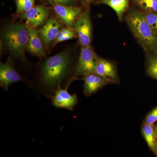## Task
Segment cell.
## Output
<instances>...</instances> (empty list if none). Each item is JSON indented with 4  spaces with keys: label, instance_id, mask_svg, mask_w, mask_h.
Returning a JSON list of instances; mask_svg holds the SVG:
<instances>
[{
    "label": "cell",
    "instance_id": "2",
    "mask_svg": "<svg viewBox=\"0 0 157 157\" xmlns=\"http://www.w3.org/2000/svg\"><path fill=\"white\" fill-rule=\"evenodd\" d=\"M127 23L132 34L147 53L157 52V35L150 27L143 12L131 9L126 16Z\"/></svg>",
    "mask_w": 157,
    "mask_h": 157
},
{
    "label": "cell",
    "instance_id": "22",
    "mask_svg": "<svg viewBox=\"0 0 157 157\" xmlns=\"http://www.w3.org/2000/svg\"><path fill=\"white\" fill-rule=\"evenodd\" d=\"M55 5L65 6H72L75 3V0H49Z\"/></svg>",
    "mask_w": 157,
    "mask_h": 157
},
{
    "label": "cell",
    "instance_id": "15",
    "mask_svg": "<svg viewBox=\"0 0 157 157\" xmlns=\"http://www.w3.org/2000/svg\"><path fill=\"white\" fill-rule=\"evenodd\" d=\"M129 2V0H101L99 4L107 5L112 8L119 20L121 21L124 13L128 8Z\"/></svg>",
    "mask_w": 157,
    "mask_h": 157
},
{
    "label": "cell",
    "instance_id": "26",
    "mask_svg": "<svg viewBox=\"0 0 157 157\" xmlns=\"http://www.w3.org/2000/svg\"><path fill=\"white\" fill-rule=\"evenodd\" d=\"M156 148H157V142H156Z\"/></svg>",
    "mask_w": 157,
    "mask_h": 157
},
{
    "label": "cell",
    "instance_id": "13",
    "mask_svg": "<svg viewBox=\"0 0 157 157\" xmlns=\"http://www.w3.org/2000/svg\"><path fill=\"white\" fill-rule=\"evenodd\" d=\"M94 73L107 78L111 82L117 81L116 68L111 62L98 56L96 62Z\"/></svg>",
    "mask_w": 157,
    "mask_h": 157
},
{
    "label": "cell",
    "instance_id": "5",
    "mask_svg": "<svg viewBox=\"0 0 157 157\" xmlns=\"http://www.w3.org/2000/svg\"><path fill=\"white\" fill-rule=\"evenodd\" d=\"M75 28L81 47L90 46L91 42L92 27L88 10L80 14L76 20Z\"/></svg>",
    "mask_w": 157,
    "mask_h": 157
},
{
    "label": "cell",
    "instance_id": "4",
    "mask_svg": "<svg viewBox=\"0 0 157 157\" xmlns=\"http://www.w3.org/2000/svg\"><path fill=\"white\" fill-rule=\"evenodd\" d=\"M98 57L90 46L81 47L78 63L74 68V78L94 73Z\"/></svg>",
    "mask_w": 157,
    "mask_h": 157
},
{
    "label": "cell",
    "instance_id": "16",
    "mask_svg": "<svg viewBox=\"0 0 157 157\" xmlns=\"http://www.w3.org/2000/svg\"><path fill=\"white\" fill-rule=\"evenodd\" d=\"M146 70L149 76L157 81V52L148 53Z\"/></svg>",
    "mask_w": 157,
    "mask_h": 157
},
{
    "label": "cell",
    "instance_id": "17",
    "mask_svg": "<svg viewBox=\"0 0 157 157\" xmlns=\"http://www.w3.org/2000/svg\"><path fill=\"white\" fill-rule=\"evenodd\" d=\"M137 3L144 12L157 13V0H140Z\"/></svg>",
    "mask_w": 157,
    "mask_h": 157
},
{
    "label": "cell",
    "instance_id": "6",
    "mask_svg": "<svg viewBox=\"0 0 157 157\" xmlns=\"http://www.w3.org/2000/svg\"><path fill=\"white\" fill-rule=\"evenodd\" d=\"M17 82H25L14 68L11 59L0 64V85L5 90L9 89L10 86Z\"/></svg>",
    "mask_w": 157,
    "mask_h": 157
},
{
    "label": "cell",
    "instance_id": "25",
    "mask_svg": "<svg viewBox=\"0 0 157 157\" xmlns=\"http://www.w3.org/2000/svg\"><path fill=\"white\" fill-rule=\"evenodd\" d=\"M136 2H138V1H140V0H135Z\"/></svg>",
    "mask_w": 157,
    "mask_h": 157
},
{
    "label": "cell",
    "instance_id": "20",
    "mask_svg": "<svg viewBox=\"0 0 157 157\" xmlns=\"http://www.w3.org/2000/svg\"><path fill=\"white\" fill-rule=\"evenodd\" d=\"M157 121V106L147 115L145 123L153 124Z\"/></svg>",
    "mask_w": 157,
    "mask_h": 157
},
{
    "label": "cell",
    "instance_id": "7",
    "mask_svg": "<svg viewBox=\"0 0 157 157\" xmlns=\"http://www.w3.org/2000/svg\"><path fill=\"white\" fill-rule=\"evenodd\" d=\"M69 87L60 88L56 90L51 99L54 107L73 111L78 103L76 94H71L68 91Z\"/></svg>",
    "mask_w": 157,
    "mask_h": 157
},
{
    "label": "cell",
    "instance_id": "23",
    "mask_svg": "<svg viewBox=\"0 0 157 157\" xmlns=\"http://www.w3.org/2000/svg\"><path fill=\"white\" fill-rule=\"evenodd\" d=\"M94 1V0H82L83 2L86 4H90V3L92 2L93 1Z\"/></svg>",
    "mask_w": 157,
    "mask_h": 157
},
{
    "label": "cell",
    "instance_id": "1",
    "mask_svg": "<svg viewBox=\"0 0 157 157\" xmlns=\"http://www.w3.org/2000/svg\"><path fill=\"white\" fill-rule=\"evenodd\" d=\"M72 57L67 51L49 57L39 65L30 87L47 98H51L60 88L69 87L73 81Z\"/></svg>",
    "mask_w": 157,
    "mask_h": 157
},
{
    "label": "cell",
    "instance_id": "3",
    "mask_svg": "<svg viewBox=\"0 0 157 157\" xmlns=\"http://www.w3.org/2000/svg\"><path fill=\"white\" fill-rule=\"evenodd\" d=\"M2 37L4 45L12 56L26 62L25 51L29 38L27 26L21 24H9L3 29Z\"/></svg>",
    "mask_w": 157,
    "mask_h": 157
},
{
    "label": "cell",
    "instance_id": "19",
    "mask_svg": "<svg viewBox=\"0 0 157 157\" xmlns=\"http://www.w3.org/2000/svg\"><path fill=\"white\" fill-rule=\"evenodd\" d=\"M143 14L149 25L157 35V13L143 12Z\"/></svg>",
    "mask_w": 157,
    "mask_h": 157
},
{
    "label": "cell",
    "instance_id": "10",
    "mask_svg": "<svg viewBox=\"0 0 157 157\" xmlns=\"http://www.w3.org/2000/svg\"><path fill=\"white\" fill-rule=\"evenodd\" d=\"M60 22L56 17L51 16L38 30L39 36L46 45H49L55 40L57 35L63 28V25Z\"/></svg>",
    "mask_w": 157,
    "mask_h": 157
},
{
    "label": "cell",
    "instance_id": "14",
    "mask_svg": "<svg viewBox=\"0 0 157 157\" xmlns=\"http://www.w3.org/2000/svg\"><path fill=\"white\" fill-rule=\"evenodd\" d=\"M142 135L149 148L157 155L156 148L157 139L153 124L144 123L141 128Z\"/></svg>",
    "mask_w": 157,
    "mask_h": 157
},
{
    "label": "cell",
    "instance_id": "21",
    "mask_svg": "<svg viewBox=\"0 0 157 157\" xmlns=\"http://www.w3.org/2000/svg\"><path fill=\"white\" fill-rule=\"evenodd\" d=\"M76 33V31L75 32V30H73L70 33L63 35V36L59 38V39L55 40L53 45H56V44L59 43V42H64V41H67V40L73 39V38L75 37Z\"/></svg>",
    "mask_w": 157,
    "mask_h": 157
},
{
    "label": "cell",
    "instance_id": "24",
    "mask_svg": "<svg viewBox=\"0 0 157 157\" xmlns=\"http://www.w3.org/2000/svg\"><path fill=\"white\" fill-rule=\"evenodd\" d=\"M154 130L155 132V134L157 140V124L156 125L154 126Z\"/></svg>",
    "mask_w": 157,
    "mask_h": 157
},
{
    "label": "cell",
    "instance_id": "9",
    "mask_svg": "<svg viewBox=\"0 0 157 157\" xmlns=\"http://www.w3.org/2000/svg\"><path fill=\"white\" fill-rule=\"evenodd\" d=\"M50 12L49 8L37 6H34L29 11L20 15L21 18L26 21L29 26L35 28L45 23Z\"/></svg>",
    "mask_w": 157,
    "mask_h": 157
},
{
    "label": "cell",
    "instance_id": "11",
    "mask_svg": "<svg viewBox=\"0 0 157 157\" xmlns=\"http://www.w3.org/2000/svg\"><path fill=\"white\" fill-rule=\"evenodd\" d=\"M83 80L84 82L83 92L86 96L91 95L108 83L111 82L107 78L95 73L83 76Z\"/></svg>",
    "mask_w": 157,
    "mask_h": 157
},
{
    "label": "cell",
    "instance_id": "18",
    "mask_svg": "<svg viewBox=\"0 0 157 157\" xmlns=\"http://www.w3.org/2000/svg\"><path fill=\"white\" fill-rule=\"evenodd\" d=\"M17 13L21 14L25 13L33 8L35 4V0H15Z\"/></svg>",
    "mask_w": 157,
    "mask_h": 157
},
{
    "label": "cell",
    "instance_id": "8",
    "mask_svg": "<svg viewBox=\"0 0 157 157\" xmlns=\"http://www.w3.org/2000/svg\"><path fill=\"white\" fill-rule=\"evenodd\" d=\"M53 9L61 22L69 28L75 27L76 20L81 14V9L80 8L55 5Z\"/></svg>",
    "mask_w": 157,
    "mask_h": 157
},
{
    "label": "cell",
    "instance_id": "12",
    "mask_svg": "<svg viewBox=\"0 0 157 157\" xmlns=\"http://www.w3.org/2000/svg\"><path fill=\"white\" fill-rule=\"evenodd\" d=\"M27 26L29 33V38L26 50L39 59L43 58L45 57L46 52L38 32L34 28Z\"/></svg>",
    "mask_w": 157,
    "mask_h": 157
}]
</instances>
